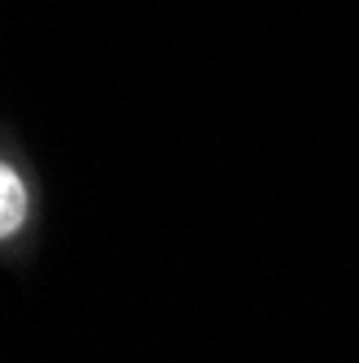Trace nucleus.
I'll list each match as a JSON object with an SVG mask.
<instances>
[{
	"label": "nucleus",
	"instance_id": "1",
	"mask_svg": "<svg viewBox=\"0 0 359 363\" xmlns=\"http://www.w3.org/2000/svg\"><path fill=\"white\" fill-rule=\"evenodd\" d=\"M26 212H31V191L26 182L0 160V238H13L22 225H26Z\"/></svg>",
	"mask_w": 359,
	"mask_h": 363
}]
</instances>
